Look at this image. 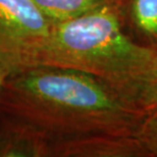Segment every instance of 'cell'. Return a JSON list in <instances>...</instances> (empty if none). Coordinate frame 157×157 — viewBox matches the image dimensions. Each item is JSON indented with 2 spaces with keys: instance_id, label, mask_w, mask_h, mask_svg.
<instances>
[{
  "instance_id": "cell-1",
  "label": "cell",
  "mask_w": 157,
  "mask_h": 157,
  "mask_svg": "<svg viewBox=\"0 0 157 157\" xmlns=\"http://www.w3.org/2000/svg\"><path fill=\"white\" fill-rule=\"evenodd\" d=\"M0 62L18 70L51 67L87 73L139 106L157 77V50L137 42L127 32L118 0L53 23L41 40L0 45Z\"/></svg>"
},
{
  "instance_id": "cell-2",
  "label": "cell",
  "mask_w": 157,
  "mask_h": 157,
  "mask_svg": "<svg viewBox=\"0 0 157 157\" xmlns=\"http://www.w3.org/2000/svg\"><path fill=\"white\" fill-rule=\"evenodd\" d=\"M3 85L6 105L34 121L52 144L99 135L138 134L147 115L105 82L70 68H23Z\"/></svg>"
},
{
  "instance_id": "cell-3",
  "label": "cell",
  "mask_w": 157,
  "mask_h": 157,
  "mask_svg": "<svg viewBox=\"0 0 157 157\" xmlns=\"http://www.w3.org/2000/svg\"><path fill=\"white\" fill-rule=\"evenodd\" d=\"M52 24L33 0H0V45L41 40Z\"/></svg>"
},
{
  "instance_id": "cell-4",
  "label": "cell",
  "mask_w": 157,
  "mask_h": 157,
  "mask_svg": "<svg viewBox=\"0 0 157 157\" xmlns=\"http://www.w3.org/2000/svg\"><path fill=\"white\" fill-rule=\"evenodd\" d=\"M52 151L63 156L149 157L143 142L135 135H99L52 144Z\"/></svg>"
},
{
  "instance_id": "cell-5",
  "label": "cell",
  "mask_w": 157,
  "mask_h": 157,
  "mask_svg": "<svg viewBox=\"0 0 157 157\" xmlns=\"http://www.w3.org/2000/svg\"><path fill=\"white\" fill-rule=\"evenodd\" d=\"M118 7L132 38L157 50V0H118Z\"/></svg>"
},
{
  "instance_id": "cell-6",
  "label": "cell",
  "mask_w": 157,
  "mask_h": 157,
  "mask_svg": "<svg viewBox=\"0 0 157 157\" xmlns=\"http://www.w3.org/2000/svg\"><path fill=\"white\" fill-rule=\"evenodd\" d=\"M115 1L117 0H33L53 23L71 20Z\"/></svg>"
},
{
  "instance_id": "cell-7",
  "label": "cell",
  "mask_w": 157,
  "mask_h": 157,
  "mask_svg": "<svg viewBox=\"0 0 157 157\" xmlns=\"http://www.w3.org/2000/svg\"><path fill=\"white\" fill-rule=\"evenodd\" d=\"M138 136L149 153V157H157V115L147 114Z\"/></svg>"
},
{
  "instance_id": "cell-8",
  "label": "cell",
  "mask_w": 157,
  "mask_h": 157,
  "mask_svg": "<svg viewBox=\"0 0 157 157\" xmlns=\"http://www.w3.org/2000/svg\"><path fill=\"white\" fill-rule=\"evenodd\" d=\"M140 106L146 114L157 115V77L144 93Z\"/></svg>"
},
{
  "instance_id": "cell-9",
  "label": "cell",
  "mask_w": 157,
  "mask_h": 157,
  "mask_svg": "<svg viewBox=\"0 0 157 157\" xmlns=\"http://www.w3.org/2000/svg\"><path fill=\"white\" fill-rule=\"evenodd\" d=\"M6 71H7V67L0 62V88L3 86V83L6 78Z\"/></svg>"
}]
</instances>
